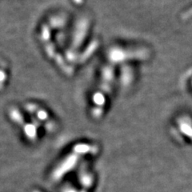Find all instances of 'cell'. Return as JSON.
<instances>
[{"label":"cell","mask_w":192,"mask_h":192,"mask_svg":"<svg viewBox=\"0 0 192 192\" xmlns=\"http://www.w3.org/2000/svg\"><path fill=\"white\" fill-rule=\"evenodd\" d=\"M30 192H43V191L39 189H33Z\"/></svg>","instance_id":"cell-4"},{"label":"cell","mask_w":192,"mask_h":192,"mask_svg":"<svg viewBox=\"0 0 192 192\" xmlns=\"http://www.w3.org/2000/svg\"><path fill=\"white\" fill-rule=\"evenodd\" d=\"M10 117L15 125L20 127L24 138L30 143H36L39 138V126L30 120V122H25L23 114L16 109H12L10 111Z\"/></svg>","instance_id":"cell-2"},{"label":"cell","mask_w":192,"mask_h":192,"mask_svg":"<svg viewBox=\"0 0 192 192\" xmlns=\"http://www.w3.org/2000/svg\"><path fill=\"white\" fill-rule=\"evenodd\" d=\"M26 107L27 112L30 114L31 121L40 129L45 130L48 132H53L56 130V124L54 121L43 108L35 103H27L25 107Z\"/></svg>","instance_id":"cell-3"},{"label":"cell","mask_w":192,"mask_h":192,"mask_svg":"<svg viewBox=\"0 0 192 192\" xmlns=\"http://www.w3.org/2000/svg\"><path fill=\"white\" fill-rule=\"evenodd\" d=\"M89 146L83 143L76 144L63 155L59 161L55 162L50 171L49 178L51 182L59 183L77 168L80 164L82 158L84 159L88 152Z\"/></svg>","instance_id":"cell-1"}]
</instances>
